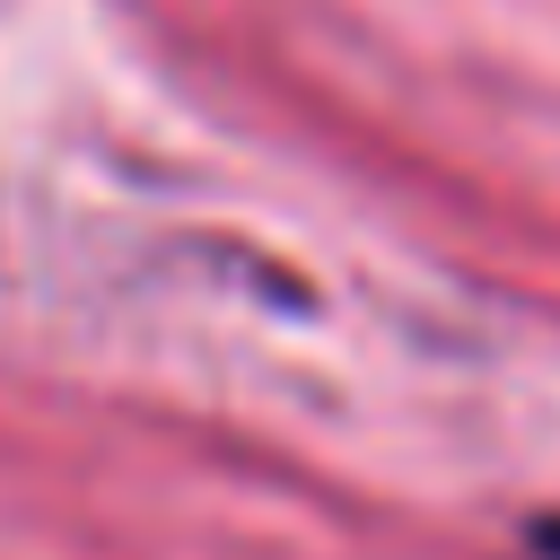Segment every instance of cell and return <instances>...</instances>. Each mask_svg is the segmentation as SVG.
<instances>
[{
    "mask_svg": "<svg viewBox=\"0 0 560 560\" xmlns=\"http://www.w3.org/2000/svg\"><path fill=\"white\" fill-rule=\"evenodd\" d=\"M534 551H551V560H560V516H542V525H534Z\"/></svg>",
    "mask_w": 560,
    "mask_h": 560,
    "instance_id": "1",
    "label": "cell"
}]
</instances>
